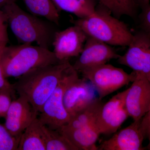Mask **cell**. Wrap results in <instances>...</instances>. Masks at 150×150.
<instances>
[{"label":"cell","mask_w":150,"mask_h":150,"mask_svg":"<svg viewBox=\"0 0 150 150\" xmlns=\"http://www.w3.org/2000/svg\"><path fill=\"white\" fill-rule=\"evenodd\" d=\"M128 91L129 88L118 93L103 105L96 119L100 134L115 133L129 116L125 106Z\"/></svg>","instance_id":"cell-8"},{"label":"cell","mask_w":150,"mask_h":150,"mask_svg":"<svg viewBox=\"0 0 150 150\" xmlns=\"http://www.w3.org/2000/svg\"><path fill=\"white\" fill-rule=\"evenodd\" d=\"M38 115L29 101L23 97L19 96L11 103L4 118V125L12 136L19 141L23 131Z\"/></svg>","instance_id":"cell-13"},{"label":"cell","mask_w":150,"mask_h":150,"mask_svg":"<svg viewBox=\"0 0 150 150\" xmlns=\"http://www.w3.org/2000/svg\"><path fill=\"white\" fill-rule=\"evenodd\" d=\"M141 12L138 15L140 29L150 33V0H134Z\"/></svg>","instance_id":"cell-22"},{"label":"cell","mask_w":150,"mask_h":150,"mask_svg":"<svg viewBox=\"0 0 150 150\" xmlns=\"http://www.w3.org/2000/svg\"><path fill=\"white\" fill-rule=\"evenodd\" d=\"M110 10L113 16L120 18L123 15L137 20L138 7L134 0H96Z\"/></svg>","instance_id":"cell-20"},{"label":"cell","mask_w":150,"mask_h":150,"mask_svg":"<svg viewBox=\"0 0 150 150\" xmlns=\"http://www.w3.org/2000/svg\"><path fill=\"white\" fill-rule=\"evenodd\" d=\"M97 93L87 80L78 77L65 91L63 102L71 118L97 99Z\"/></svg>","instance_id":"cell-12"},{"label":"cell","mask_w":150,"mask_h":150,"mask_svg":"<svg viewBox=\"0 0 150 150\" xmlns=\"http://www.w3.org/2000/svg\"><path fill=\"white\" fill-rule=\"evenodd\" d=\"M139 129L144 139L150 138V111L146 113L141 118Z\"/></svg>","instance_id":"cell-26"},{"label":"cell","mask_w":150,"mask_h":150,"mask_svg":"<svg viewBox=\"0 0 150 150\" xmlns=\"http://www.w3.org/2000/svg\"><path fill=\"white\" fill-rule=\"evenodd\" d=\"M103 103L102 100H95L80 112L71 118L67 126L72 128H79L87 126L96 120L97 116Z\"/></svg>","instance_id":"cell-21"},{"label":"cell","mask_w":150,"mask_h":150,"mask_svg":"<svg viewBox=\"0 0 150 150\" xmlns=\"http://www.w3.org/2000/svg\"><path fill=\"white\" fill-rule=\"evenodd\" d=\"M72 21L88 36L109 45L128 46L133 38V34L128 25L112 16L110 10L99 3L93 13Z\"/></svg>","instance_id":"cell-3"},{"label":"cell","mask_w":150,"mask_h":150,"mask_svg":"<svg viewBox=\"0 0 150 150\" xmlns=\"http://www.w3.org/2000/svg\"><path fill=\"white\" fill-rule=\"evenodd\" d=\"M14 90H0V118H5L13 100L15 98Z\"/></svg>","instance_id":"cell-24"},{"label":"cell","mask_w":150,"mask_h":150,"mask_svg":"<svg viewBox=\"0 0 150 150\" xmlns=\"http://www.w3.org/2000/svg\"><path fill=\"white\" fill-rule=\"evenodd\" d=\"M80 72L93 86L100 100L133 82L137 76L134 71L128 74L123 69L106 64L85 69Z\"/></svg>","instance_id":"cell-5"},{"label":"cell","mask_w":150,"mask_h":150,"mask_svg":"<svg viewBox=\"0 0 150 150\" xmlns=\"http://www.w3.org/2000/svg\"><path fill=\"white\" fill-rule=\"evenodd\" d=\"M88 36L80 27L75 25L56 31L52 43L56 58L61 61L79 56Z\"/></svg>","instance_id":"cell-9"},{"label":"cell","mask_w":150,"mask_h":150,"mask_svg":"<svg viewBox=\"0 0 150 150\" xmlns=\"http://www.w3.org/2000/svg\"><path fill=\"white\" fill-rule=\"evenodd\" d=\"M41 124L37 117L28 126L20 138L18 150H46Z\"/></svg>","instance_id":"cell-16"},{"label":"cell","mask_w":150,"mask_h":150,"mask_svg":"<svg viewBox=\"0 0 150 150\" xmlns=\"http://www.w3.org/2000/svg\"><path fill=\"white\" fill-rule=\"evenodd\" d=\"M8 24L20 43H32L49 49L56 32L53 23L25 11L16 3L1 8Z\"/></svg>","instance_id":"cell-2"},{"label":"cell","mask_w":150,"mask_h":150,"mask_svg":"<svg viewBox=\"0 0 150 150\" xmlns=\"http://www.w3.org/2000/svg\"><path fill=\"white\" fill-rule=\"evenodd\" d=\"M128 46L126 53L118 58V63L150 81V33L141 29L137 30Z\"/></svg>","instance_id":"cell-7"},{"label":"cell","mask_w":150,"mask_h":150,"mask_svg":"<svg viewBox=\"0 0 150 150\" xmlns=\"http://www.w3.org/2000/svg\"><path fill=\"white\" fill-rule=\"evenodd\" d=\"M19 141L0 123V150H17Z\"/></svg>","instance_id":"cell-23"},{"label":"cell","mask_w":150,"mask_h":150,"mask_svg":"<svg viewBox=\"0 0 150 150\" xmlns=\"http://www.w3.org/2000/svg\"><path fill=\"white\" fill-rule=\"evenodd\" d=\"M6 77L0 61V90H14L13 85L9 82Z\"/></svg>","instance_id":"cell-27"},{"label":"cell","mask_w":150,"mask_h":150,"mask_svg":"<svg viewBox=\"0 0 150 150\" xmlns=\"http://www.w3.org/2000/svg\"><path fill=\"white\" fill-rule=\"evenodd\" d=\"M79 56L72 65L77 72L106 64L111 59H118L120 55L110 45L88 36Z\"/></svg>","instance_id":"cell-10"},{"label":"cell","mask_w":150,"mask_h":150,"mask_svg":"<svg viewBox=\"0 0 150 150\" xmlns=\"http://www.w3.org/2000/svg\"><path fill=\"white\" fill-rule=\"evenodd\" d=\"M58 130L79 150H98L96 143L100 134L96 120L81 128H72L65 125Z\"/></svg>","instance_id":"cell-15"},{"label":"cell","mask_w":150,"mask_h":150,"mask_svg":"<svg viewBox=\"0 0 150 150\" xmlns=\"http://www.w3.org/2000/svg\"><path fill=\"white\" fill-rule=\"evenodd\" d=\"M141 119L134 121L128 127L115 132L109 139L103 142L99 150H143L144 138L139 129Z\"/></svg>","instance_id":"cell-14"},{"label":"cell","mask_w":150,"mask_h":150,"mask_svg":"<svg viewBox=\"0 0 150 150\" xmlns=\"http://www.w3.org/2000/svg\"><path fill=\"white\" fill-rule=\"evenodd\" d=\"M41 131L46 150H79L58 130L50 129L41 123Z\"/></svg>","instance_id":"cell-19"},{"label":"cell","mask_w":150,"mask_h":150,"mask_svg":"<svg viewBox=\"0 0 150 150\" xmlns=\"http://www.w3.org/2000/svg\"><path fill=\"white\" fill-rule=\"evenodd\" d=\"M0 61L6 78H18L35 68L61 62L50 49L30 43L6 46L0 53Z\"/></svg>","instance_id":"cell-4"},{"label":"cell","mask_w":150,"mask_h":150,"mask_svg":"<svg viewBox=\"0 0 150 150\" xmlns=\"http://www.w3.org/2000/svg\"><path fill=\"white\" fill-rule=\"evenodd\" d=\"M7 24L5 15L0 8V53L7 46L8 42Z\"/></svg>","instance_id":"cell-25"},{"label":"cell","mask_w":150,"mask_h":150,"mask_svg":"<svg viewBox=\"0 0 150 150\" xmlns=\"http://www.w3.org/2000/svg\"><path fill=\"white\" fill-rule=\"evenodd\" d=\"M136 74L125 100V108L134 121L150 111V81L142 74Z\"/></svg>","instance_id":"cell-11"},{"label":"cell","mask_w":150,"mask_h":150,"mask_svg":"<svg viewBox=\"0 0 150 150\" xmlns=\"http://www.w3.org/2000/svg\"><path fill=\"white\" fill-rule=\"evenodd\" d=\"M30 13L43 17L54 24H59V11L52 0H22Z\"/></svg>","instance_id":"cell-18"},{"label":"cell","mask_w":150,"mask_h":150,"mask_svg":"<svg viewBox=\"0 0 150 150\" xmlns=\"http://www.w3.org/2000/svg\"><path fill=\"white\" fill-rule=\"evenodd\" d=\"M73 66L69 60L55 64L35 68L21 76L13 84L19 96L27 100L38 114L65 75Z\"/></svg>","instance_id":"cell-1"},{"label":"cell","mask_w":150,"mask_h":150,"mask_svg":"<svg viewBox=\"0 0 150 150\" xmlns=\"http://www.w3.org/2000/svg\"><path fill=\"white\" fill-rule=\"evenodd\" d=\"M56 8L83 18L93 13L97 4L96 0H52Z\"/></svg>","instance_id":"cell-17"},{"label":"cell","mask_w":150,"mask_h":150,"mask_svg":"<svg viewBox=\"0 0 150 150\" xmlns=\"http://www.w3.org/2000/svg\"><path fill=\"white\" fill-rule=\"evenodd\" d=\"M78 77V72L72 67L46 100L38 118L43 125L58 130L69 123L71 117L65 109L63 98L67 87Z\"/></svg>","instance_id":"cell-6"},{"label":"cell","mask_w":150,"mask_h":150,"mask_svg":"<svg viewBox=\"0 0 150 150\" xmlns=\"http://www.w3.org/2000/svg\"><path fill=\"white\" fill-rule=\"evenodd\" d=\"M16 0H0V8L3 7L11 3L15 2Z\"/></svg>","instance_id":"cell-28"}]
</instances>
